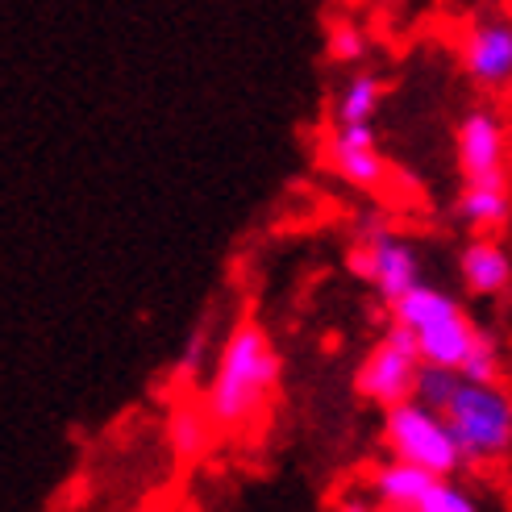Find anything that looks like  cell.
<instances>
[{
	"label": "cell",
	"instance_id": "obj_1",
	"mask_svg": "<svg viewBox=\"0 0 512 512\" xmlns=\"http://www.w3.org/2000/svg\"><path fill=\"white\" fill-rule=\"evenodd\" d=\"M417 400L442 413L471 467H496L512 458V388L467 379L458 367L421 371Z\"/></svg>",
	"mask_w": 512,
	"mask_h": 512
},
{
	"label": "cell",
	"instance_id": "obj_2",
	"mask_svg": "<svg viewBox=\"0 0 512 512\" xmlns=\"http://www.w3.org/2000/svg\"><path fill=\"white\" fill-rule=\"evenodd\" d=\"M279 375H284V358H279L271 334L254 317H242L221 338L200 400L209 404V413L225 433H238L250 429L271 408L279 392Z\"/></svg>",
	"mask_w": 512,
	"mask_h": 512
},
{
	"label": "cell",
	"instance_id": "obj_3",
	"mask_svg": "<svg viewBox=\"0 0 512 512\" xmlns=\"http://www.w3.org/2000/svg\"><path fill=\"white\" fill-rule=\"evenodd\" d=\"M383 450L404 463H417L438 479H454L467 467L454 433L442 413H433L425 400H404L396 408H383Z\"/></svg>",
	"mask_w": 512,
	"mask_h": 512
},
{
	"label": "cell",
	"instance_id": "obj_4",
	"mask_svg": "<svg viewBox=\"0 0 512 512\" xmlns=\"http://www.w3.org/2000/svg\"><path fill=\"white\" fill-rule=\"evenodd\" d=\"M421 371H425V358H421V346H417V334L404 325H388L367 358L358 363L354 371V392L379 404V408H396L404 400L417 396V383H421Z\"/></svg>",
	"mask_w": 512,
	"mask_h": 512
},
{
	"label": "cell",
	"instance_id": "obj_5",
	"mask_svg": "<svg viewBox=\"0 0 512 512\" xmlns=\"http://www.w3.org/2000/svg\"><path fill=\"white\" fill-rule=\"evenodd\" d=\"M346 267L354 279L371 284L383 300H400L408 288L421 284V254L413 242H404L392 229H383L375 238H354L346 250Z\"/></svg>",
	"mask_w": 512,
	"mask_h": 512
},
{
	"label": "cell",
	"instance_id": "obj_6",
	"mask_svg": "<svg viewBox=\"0 0 512 512\" xmlns=\"http://www.w3.org/2000/svg\"><path fill=\"white\" fill-rule=\"evenodd\" d=\"M467 80L479 92H508L512 88V17H475L458 38Z\"/></svg>",
	"mask_w": 512,
	"mask_h": 512
},
{
	"label": "cell",
	"instance_id": "obj_7",
	"mask_svg": "<svg viewBox=\"0 0 512 512\" xmlns=\"http://www.w3.org/2000/svg\"><path fill=\"white\" fill-rule=\"evenodd\" d=\"M454 159L463 179L508 175V121L492 105H475L454 125Z\"/></svg>",
	"mask_w": 512,
	"mask_h": 512
},
{
	"label": "cell",
	"instance_id": "obj_8",
	"mask_svg": "<svg viewBox=\"0 0 512 512\" xmlns=\"http://www.w3.org/2000/svg\"><path fill=\"white\" fill-rule=\"evenodd\" d=\"M321 155L329 167H334V175L346 179L350 188L375 192V188L388 184V159L379 155L371 121H358V125L334 121V130H329L321 142Z\"/></svg>",
	"mask_w": 512,
	"mask_h": 512
},
{
	"label": "cell",
	"instance_id": "obj_9",
	"mask_svg": "<svg viewBox=\"0 0 512 512\" xmlns=\"http://www.w3.org/2000/svg\"><path fill=\"white\" fill-rule=\"evenodd\" d=\"M458 279L479 300H500L512 292V250L496 234H475L458 250Z\"/></svg>",
	"mask_w": 512,
	"mask_h": 512
},
{
	"label": "cell",
	"instance_id": "obj_10",
	"mask_svg": "<svg viewBox=\"0 0 512 512\" xmlns=\"http://www.w3.org/2000/svg\"><path fill=\"white\" fill-rule=\"evenodd\" d=\"M454 217L471 234H500L512 221V179L508 175H483L463 179V192L454 200Z\"/></svg>",
	"mask_w": 512,
	"mask_h": 512
},
{
	"label": "cell",
	"instance_id": "obj_11",
	"mask_svg": "<svg viewBox=\"0 0 512 512\" xmlns=\"http://www.w3.org/2000/svg\"><path fill=\"white\" fill-rule=\"evenodd\" d=\"M433 479L425 467L417 463H404V458H383V463L371 471L367 479V492L383 512H417V504L425 500V492L433 488Z\"/></svg>",
	"mask_w": 512,
	"mask_h": 512
},
{
	"label": "cell",
	"instance_id": "obj_12",
	"mask_svg": "<svg viewBox=\"0 0 512 512\" xmlns=\"http://www.w3.org/2000/svg\"><path fill=\"white\" fill-rule=\"evenodd\" d=\"M217 433H221V425L204 400H179L167 413V446L175 458H184V463H196V458L209 454L217 446Z\"/></svg>",
	"mask_w": 512,
	"mask_h": 512
},
{
	"label": "cell",
	"instance_id": "obj_13",
	"mask_svg": "<svg viewBox=\"0 0 512 512\" xmlns=\"http://www.w3.org/2000/svg\"><path fill=\"white\" fill-rule=\"evenodd\" d=\"M475 334H479V325L471 321V313L458 309V313H450L442 321L417 329V346H421V358L429 367H458L463 371L467 354L475 346Z\"/></svg>",
	"mask_w": 512,
	"mask_h": 512
},
{
	"label": "cell",
	"instance_id": "obj_14",
	"mask_svg": "<svg viewBox=\"0 0 512 512\" xmlns=\"http://www.w3.org/2000/svg\"><path fill=\"white\" fill-rule=\"evenodd\" d=\"M463 304H458L450 292H442V288H433V284H421L417 288H408L400 300H392L388 304V313H392V321L396 325H404V329H425V325H433V321H442V317H450V313H458Z\"/></svg>",
	"mask_w": 512,
	"mask_h": 512
},
{
	"label": "cell",
	"instance_id": "obj_15",
	"mask_svg": "<svg viewBox=\"0 0 512 512\" xmlns=\"http://www.w3.org/2000/svg\"><path fill=\"white\" fill-rule=\"evenodd\" d=\"M383 105V80L375 71H358L342 84V92L334 96V121L342 125H358V121H375Z\"/></svg>",
	"mask_w": 512,
	"mask_h": 512
},
{
	"label": "cell",
	"instance_id": "obj_16",
	"mask_svg": "<svg viewBox=\"0 0 512 512\" xmlns=\"http://www.w3.org/2000/svg\"><path fill=\"white\" fill-rule=\"evenodd\" d=\"M504 367H508L504 342L492 334V329L479 325L475 346H471L467 363H463V375H467V379H479V383H504Z\"/></svg>",
	"mask_w": 512,
	"mask_h": 512
},
{
	"label": "cell",
	"instance_id": "obj_17",
	"mask_svg": "<svg viewBox=\"0 0 512 512\" xmlns=\"http://www.w3.org/2000/svg\"><path fill=\"white\" fill-rule=\"evenodd\" d=\"M417 512H483V508L458 479H433V488L425 492Z\"/></svg>",
	"mask_w": 512,
	"mask_h": 512
},
{
	"label": "cell",
	"instance_id": "obj_18",
	"mask_svg": "<svg viewBox=\"0 0 512 512\" xmlns=\"http://www.w3.org/2000/svg\"><path fill=\"white\" fill-rule=\"evenodd\" d=\"M200 371H204V375L213 371V358H209V321H200V325L192 329L188 350H184V358H179V375H184V379H196Z\"/></svg>",
	"mask_w": 512,
	"mask_h": 512
},
{
	"label": "cell",
	"instance_id": "obj_19",
	"mask_svg": "<svg viewBox=\"0 0 512 512\" xmlns=\"http://www.w3.org/2000/svg\"><path fill=\"white\" fill-rule=\"evenodd\" d=\"M367 55V38L358 25H334L329 30V59L334 63H358Z\"/></svg>",
	"mask_w": 512,
	"mask_h": 512
},
{
	"label": "cell",
	"instance_id": "obj_20",
	"mask_svg": "<svg viewBox=\"0 0 512 512\" xmlns=\"http://www.w3.org/2000/svg\"><path fill=\"white\" fill-rule=\"evenodd\" d=\"M334 512H379V504L371 500V496H342L338 504H334Z\"/></svg>",
	"mask_w": 512,
	"mask_h": 512
}]
</instances>
